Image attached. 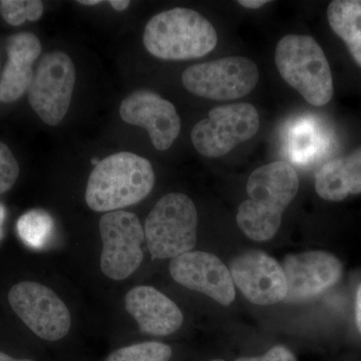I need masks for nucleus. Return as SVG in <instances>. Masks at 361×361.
Segmentation results:
<instances>
[{"mask_svg": "<svg viewBox=\"0 0 361 361\" xmlns=\"http://www.w3.org/2000/svg\"><path fill=\"white\" fill-rule=\"evenodd\" d=\"M0 361H33L32 360H18V358H14L13 356L6 355V353H2L0 351Z\"/></svg>", "mask_w": 361, "mask_h": 361, "instance_id": "cd10ccee", "label": "nucleus"}, {"mask_svg": "<svg viewBox=\"0 0 361 361\" xmlns=\"http://www.w3.org/2000/svg\"><path fill=\"white\" fill-rule=\"evenodd\" d=\"M20 176V165L13 152L0 142V195L6 193L16 184Z\"/></svg>", "mask_w": 361, "mask_h": 361, "instance_id": "4be33fe9", "label": "nucleus"}, {"mask_svg": "<svg viewBox=\"0 0 361 361\" xmlns=\"http://www.w3.org/2000/svg\"><path fill=\"white\" fill-rule=\"evenodd\" d=\"M198 213L187 195L161 197L145 222V240L154 259H174L193 250L197 243Z\"/></svg>", "mask_w": 361, "mask_h": 361, "instance_id": "39448f33", "label": "nucleus"}, {"mask_svg": "<svg viewBox=\"0 0 361 361\" xmlns=\"http://www.w3.org/2000/svg\"><path fill=\"white\" fill-rule=\"evenodd\" d=\"M54 227L51 216L39 209L23 214L16 224L21 241L32 249H42L47 245L51 238Z\"/></svg>", "mask_w": 361, "mask_h": 361, "instance_id": "6ab92c4d", "label": "nucleus"}, {"mask_svg": "<svg viewBox=\"0 0 361 361\" xmlns=\"http://www.w3.org/2000/svg\"><path fill=\"white\" fill-rule=\"evenodd\" d=\"M298 189V175L286 161H273L256 169L247 182L248 199L237 213L240 230L254 241L272 239Z\"/></svg>", "mask_w": 361, "mask_h": 361, "instance_id": "f257e3e1", "label": "nucleus"}, {"mask_svg": "<svg viewBox=\"0 0 361 361\" xmlns=\"http://www.w3.org/2000/svg\"><path fill=\"white\" fill-rule=\"evenodd\" d=\"M260 126L259 114L251 104L217 106L208 118L194 126L191 133L195 149L207 158H220L251 140Z\"/></svg>", "mask_w": 361, "mask_h": 361, "instance_id": "423d86ee", "label": "nucleus"}, {"mask_svg": "<svg viewBox=\"0 0 361 361\" xmlns=\"http://www.w3.org/2000/svg\"><path fill=\"white\" fill-rule=\"evenodd\" d=\"M355 317L356 324H357V329L361 334V284L356 292Z\"/></svg>", "mask_w": 361, "mask_h": 361, "instance_id": "b1692460", "label": "nucleus"}, {"mask_svg": "<svg viewBox=\"0 0 361 361\" xmlns=\"http://www.w3.org/2000/svg\"><path fill=\"white\" fill-rule=\"evenodd\" d=\"M287 281V296L290 303L305 302L322 295L338 283L342 264L334 254L310 251L285 256L282 262Z\"/></svg>", "mask_w": 361, "mask_h": 361, "instance_id": "9b49d317", "label": "nucleus"}, {"mask_svg": "<svg viewBox=\"0 0 361 361\" xmlns=\"http://www.w3.org/2000/svg\"><path fill=\"white\" fill-rule=\"evenodd\" d=\"M169 269L173 279L190 290L205 294L221 305L234 301L236 293L231 272L212 253L188 252L172 259Z\"/></svg>", "mask_w": 361, "mask_h": 361, "instance_id": "ddd939ff", "label": "nucleus"}, {"mask_svg": "<svg viewBox=\"0 0 361 361\" xmlns=\"http://www.w3.org/2000/svg\"><path fill=\"white\" fill-rule=\"evenodd\" d=\"M99 227L103 241L102 271L116 281L127 279L139 269L144 259L141 221L134 213L113 211L102 216Z\"/></svg>", "mask_w": 361, "mask_h": 361, "instance_id": "6e6552de", "label": "nucleus"}, {"mask_svg": "<svg viewBox=\"0 0 361 361\" xmlns=\"http://www.w3.org/2000/svg\"><path fill=\"white\" fill-rule=\"evenodd\" d=\"M259 80L257 66L243 56H229L197 63L183 73L186 90L215 101H231L247 96Z\"/></svg>", "mask_w": 361, "mask_h": 361, "instance_id": "0eeeda50", "label": "nucleus"}, {"mask_svg": "<svg viewBox=\"0 0 361 361\" xmlns=\"http://www.w3.org/2000/svg\"><path fill=\"white\" fill-rule=\"evenodd\" d=\"M236 361H297L290 349L283 345H276L269 349L264 355L256 357H241Z\"/></svg>", "mask_w": 361, "mask_h": 361, "instance_id": "5701e85b", "label": "nucleus"}, {"mask_svg": "<svg viewBox=\"0 0 361 361\" xmlns=\"http://www.w3.org/2000/svg\"><path fill=\"white\" fill-rule=\"evenodd\" d=\"M126 310L142 334L167 336L182 326L184 316L174 301L152 286H137L128 292Z\"/></svg>", "mask_w": 361, "mask_h": 361, "instance_id": "2eb2a0df", "label": "nucleus"}, {"mask_svg": "<svg viewBox=\"0 0 361 361\" xmlns=\"http://www.w3.org/2000/svg\"><path fill=\"white\" fill-rule=\"evenodd\" d=\"M101 0H80L78 4H82V6H97V4H102Z\"/></svg>", "mask_w": 361, "mask_h": 361, "instance_id": "c85d7f7f", "label": "nucleus"}, {"mask_svg": "<svg viewBox=\"0 0 361 361\" xmlns=\"http://www.w3.org/2000/svg\"><path fill=\"white\" fill-rule=\"evenodd\" d=\"M7 61L0 80V102L13 103L30 89L33 75L32 65L42 52L39 37L23 32L7 40Z\"/></svg>", "mask_w": 361, "mask_h": 361, "instance_id": "dca6fc26", "label": "nucleus"}, {"mask_svg": "<svg viewBox=\"0 0 361 361\" xmlns=\"http://www.w3.org/2000/svg\"><path fill=\"white\" fill-rule=\"evenodd\" d=\"M75 84V65L66 52L42 56L27 90L30 106L42 122L56 126L65 118Z\"/></svg>", "mask_w": 361, "mask_h": 361, "instance_id": "1a4fd4ad", "label": "nucleus"}, {"mask_svg": "<svg viewBox=\"0 0 361 361\" xmlns=\"http://www.w3.org/2000/svg\"><path fill=\"white\" fill-rule=\"evenodd\" d=\"M275 63L280 75L307 103L323 106L334 96V80L326 56L310 35H285L278 42Z\"/></svg>", "mask_w": 361, "mask_h": 361, "instance_id": "20e7f679", "label": "nucleus"}, {"mask_svg": "<svg viewBox=\"0 0 361 361\" xmlns=\"http://www.w3.org/2000/svg\"><path fill=\"white\" fill-rule=\"evenodd\" d=\"M315 190L320 198L331 202L361 194V147L324 164L315 176Z\"/></svg>", "mask_w": 361, "mask_h": 361, "instance_id": "f3484780", "label": "nucleus"}, {"mask_svg": "<svg viewBox=\"0 0 361 361\" xmlns=\"http://www.w3.org/2000/svg\"><path fill=\"white\" fill-rule=\"evenodd\" d=\"M8 302L21 322L44 341H61L70 331V310L44 285L32 281L13 285L8 292Z\"/></svg>", "mask_w": 361, "mask_h": 361, "instance_id": "9d476101", "label": "nucleus"}, {"mask_svg": "<svg viewBox=\"0 0 361 361\" xmlns=\"http://www.w3.org/2000/svg\"><path fill=\"white\" fill-rule=\"evenodd\" d=\"M210 361H225V360H210Z\"/></svg>", "mask_w": 361, "mask_h": 361, "instance_id": "c756f323", "label": "nucleus"}, {"mask_svg": "<svg viewBox=\"0 0 361 361\" xmlns=\"http://www.w3.org/2000/svg\"><path fill=\"white\" fill-rule=\"evenodd\" d=\"M269 1H266V0H240L238 4L241 6L246 7V8L258 9L264 6Z\"/></svg>", "mask_w": 361, "mask_h": 361, "instance_id": "393cba45", "label": "nucleus"}, {"mask_svg": "<svg viewBox=\"0 0 361 361\" xmlns=\"http://www.w3.org/2000/svg\"><path fill=\"white\" fill-rule=\"evenodd\" d=\"M327 18L361 68V0H334L327 8Z\"/></svg>", "mask_w": 361, "mask_h": 361, "instance_id": "a211bd4d", "label": "nucleus"}, {"mask_svg": "<svg viewBox=\"0 0 361 361\" xmlns=\"http://www.w3.org/2000/svg\"><path fill=\"white\" fill-rule=\"evenodd\" d=\"M147 51L165 61L200 59L215 49L217 32L207 18L192 9L176 7L156 14L145 27Z\"/></svg>", "mask_w": 361, "mask_h": 361, "instance_id": "7ed1b4c3", "label": "nucleus"}, {"mask_svg": "<svg viewBox=\"0 0 361 361\" xmlns=\"http://www.w3.org/2000/svg\"><path fill=\"white\" fill-rule=\"evenodd\" d=\"M155 184L149 160L130 152L106 157L90 173L85 202L96 212H113L144 200Z\"/></svg>", "mask_w": 361, "mask_h": 361, "instance_id": "f03ea898", "label": "nucleus"}, {"mask_svg": "<svg viewBox=\"0 0 361 361\" xmlns=\"http://www.w3.org/2000/svg\"><path fill=\"white\" fill-rule=\"evenodd\" d=\"M6 207L0 204V239H1L2 234H4V220H6Z\"/></svg>", "mask_w": 361, "mask_h": 361, "instance_id": "bb28decb", "label": "nucleus"}, {"mask_svg": "<svg viewBox=\"0 0 361 361\" xmlns=\"http://www.w3.org/2000/svg\"><path fill=\"white\" fill-rule=\"evenodd\" d=\"M113 8L118 11H123L130 6V2L128 0H111L109 1Z\"/></svg>", "mask_w": 361, "mask_h": 361, "instance_id": "a878e982", "label": "nucleus"}, {"mask_svg": "<svg viewBox=\"0 0 361 361\" xmlns=\"http://www.w3.org/2000/svg\"><path fill=\"white\" fill-rule=\"evenodd\" d=\"M230 272L234 284L251 303L272 305L286 298L283 268L265 252L250 250L237 256Z\"/></svg>", "mask_w": 361, "mask_h": 361, "instance_id": "f8f14e48", "label": "nucleus"}, {"mask_svg": "<svg viewBox=\"0 0 361 361\" xmlns=\"http://www.w3.org/2000/svg\"><path fill=\"white\" fill-rule=\"evenodd\" d=\"M0 13L8 25L18 26L26 20H39L44 13V4L39 0H4Z\"/></svg>", "mask_w": 361, "mask_h": 361, "instance_id": "412c9836", "label": "nucleus"}, {"mask_svg": "<svg viewBox=\"0 0 361 361\" xmlns=\"http://www.w3.org/2000/svg\"><path fill=\"white\" fill-rule=\"evenodd\" d=\"M172 348L161 342H142L111 353L106 361H170Z\"/></svg>", "mask_w": 361, "mask_h": 361, "instance_id": "aec40b11", "label": "nucleus"}, {"mask_svg": "<svg viewBox=\"0 0 361 361\" xmlns=\"http://www.w3.org/2000/svg\"><path fill=\"white\" fill-rule=\"evenodd\" d=\"M120 116L123 122L148 130L159 151L170 149L180 134V118L174 104L149 90H137L126 97Z\"/></svg>", "mask_w": 361, "mask_h": 361, "instance_id": "4468645a", "label": "nucleus"}]
</instances>
